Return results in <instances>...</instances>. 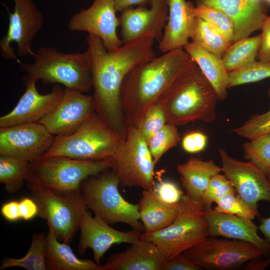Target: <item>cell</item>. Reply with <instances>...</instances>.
<instances>
[{
	"mask_svg": "<svg viewBox=\"0 0 270 270\" xmlns=\"http://www.w3.org/2000/svg\"><path fill=\"white\" fill-rule=\"evenodd\" d=\"M208 236H222L249 242L264 256L270 254V246L258 234V227L252 220L234 214L215 211L210 208L206 212Z\"/></svg>",
	"mask_w": 270,
	"mask_h": 270,
	"instance_id": "cell-21",
	"label": "cell"
},
{
	"mask_svg": "<svg viewBox=\"0 0 270 270\" xmlns=\"http://www.w3.org/2000/svg\"><path fill=\"white\" fill-rule=\"evenodd\" d=\"M176 170L186 194L197 200H201L211 178L222 172V168L212 160H202L197 158L178 164Z\"/></svg>",
	"mask_w": 270,
	"mask_h": 270,
	"instance_id": "cell-25",
	"label": "cell"
},
{
	"mask_svg": "<svg viewBox=\"0 0 270 270\" xmlns=\"http://www.w3.org/2000/svg\"><path fill=\"white\" fill-rule=\"evenodd\" d=\"M266 2H267V4L270 6V0H266Z\"/></svg>",
	"mask_w": 270,
	"mask_h": 270,
	"instance_id": "cell-49",
	"label": "cell"
},
{
	"mask_svg": "<svg viewBox=\"0 0 270 270\" xmlns=\"http://www.w3.org/2000/svg\"><path fill=\"white\" fill-rule=\"evenodd\" d=\"M260 257L262 256L252 259L246 262L245 269L248 270H261L267 268L270 264V258L263 260L260 259Z\"/></svg>",
	"mask_w": 270,
	"mask_h": 270,
	"instance_id": "cell-47",
	"label": "cell"
},
{
	"mask_svg": "<svg viewBox=\"0 0 270 270\" xmlns=\"http://www.w3.org/2000/svg\"><path fill=\"white\" fill-rule=\"evenodd\" d=\"M184 49L196 64L213 87L218 100L228 96L230 78L222 58L193 42H188Z\"/></svg>",
	"mask_w": 270,
	"mask_h": 270,
	"instance_id": "cell-24",
	"label": "cell"
},
{
	"mask_svg": "<svg viewBox=\"0 0 270 270\" xmlns=\"http://www.w3.org/2000/svg\"><path fill=\"white\" fill-rule=\"evenodd\" d=\"M196 62L180 48L133 68L126 76L120 100L126 127L138 128L148 110Z\"/></svg>",
	"mask_w": 270,
	"mask_h": 270,
	"instance_id": "cell-2",
	"label": "cell"
},
{
	"mask_svg": "<svg viewBox=\"0 0 270 270\" xmlns=\"http://www.w3.org/2000/svg\"><path fill=\"white\" fill-rule=\"evenodd\" d=\"M54 138L38 122L0 128V155L31 163L45 156Z\"/></svg>",
	"mask_w": 270,
	"mask_h": 270,
	"instance_id": "cell-13",
	"label": "cell"
},
{
	"mask_svg": "<svg viewBox=\"0 0 270 270\" xmlns=\"http://www.w3.org/2000/svg\"><path fill=\"white\" fill-rule=\"evenodd\" d=\"M190 38L192 42L220 58L232 43L206 21L196 16Z\"/></svg>",
	"mask_w": 270,
	"mask_h": 270,
	"instance_id": "cell-29",
	"label": "cell"
},
{
	"mask_svg": "<svg viewBox=\"0 0 270 270\" xmlns=\"http://www.w3.org/2000/svg\"><path fill=\"white\" fill-rule=\"evenodd\" d=\"M236 192L229 180L220 173L214 176L206 189L201 201L207 208H212L213 202L228 193Z\"/></svg>",
	"mask_w": 270,
	"mask_h": 270,
	"instance_id": "cell-39",
	"label": "cell"
},
{
	"mask_svg": "<svg viewBox=\"0 0 270 270\" xmlns=\"http://www.w3.org/2000/svg\"><path fill=\"white\" fill-rule=\"evenodd\" d=\"M19 209L20 218L29 220L38 216V208L32 198H24L19 201Z\"/></svg>",
	"mask_w": 270,
	"mask_h": 270,
	"instance_id": "cell-44",
	"label": "cell"
},
{
	"mask_svg": "<svg viewBox=\"0 0 270 270\" xmlns=\"http://www.w3.org/2000/svg\"><path fill=\"white\" fill-rule=\"evenodd\" d=\"M114 158L80 160L65 156H44L30 163L26 182L30 189L41 187L62 191L80 190L88 178L114 168Z\"/></svg>",
	"mask_w": 270,
	"mask_h": 270,
	"instance_id": "cell-6",
	"label": "cell"
},
{
	"mask_svg": "<svg viewBox=\"0 0 270 270\" xmlns=\"http://www.w3.org/2000/svg\"><path fill=\"white\" fill-rule=\"evenodd\" d=\"M138 206L144 232L151 233L160 230L172 223L180 210V202L176 204L166 203L152 189L142 191Z\"/></svg>",
	"mask_w": 270,
	"mask_h": 270,
	"instance_id": "cell-26",
	"label": "cell"
},
{
	"mask_svg": "<svg viewBox=\"0 0 270 270\" xmlns=\"http://www.w3.org/2000/svg\"><path fill=\"white\" fill-rule=\"evenodd\" d=\"M13 0L12 12L6 6L9 22L6 34L0 40V52L4 59L14 60L20 64L22 62L14 54L11 44L16 43L19 56L30 55L34 57L36 52L32 49L31 42L42 28L44 20L33 0Z\"/></svg>",
	"mask_w": 270,
	"mask_h": 270,
	"instance_id": "cell-12",
	"label": "cell"
},
{
	"mask_svg": "<svg viewBox=\"0 0 270 270\" xmlns=\"http://www.w3.org/2000/svg\"><path fill=\"white\" fill-rule=\"evenodd\" d=\"M218 98L196 64L180 76L156 103L163 108L166 122L176 126L216 118Z\"/></svg>",
	"mask_w": 270,
	"mask_h": 270,
	"instance_id": "cell-3",
	"label": "cell"
},
{
	"mask_svg": "<svg viewBox=\"0 0 270 270\" xmlns=\"http://www.w3.org/2000/svg\"><path fill=\"white\" fill-rule=\"evenodd\" d=\"M46 235L35 234L32 238L30 248L24 257L15 258L8 257L2 262L0 270L12 267H20L26 270H46L45 256Z\"/></svg>",
	"mask_w": 270,
	"mask_h": 270,
	"instance_id": "cell-30",
	"label": "cell"
},
{
	"mask_svg": "<svg viewBox=\"0 0 270 270\" xmlns=\"http://www.w3.org/2000/svg\"><path fill=\"white\" fill-rule=\"evenodd\" d=\"M116 12H121L123 10L133 6H146L149 4L150 0H114Z\"/></svg>",
	"mask_w": 270,
	"mask_h": 270,
	"instance_id": "cell-46",
	"label": "cell"
},
{
	"mask_svg": "<svg viewBox=\"0 0 270 270\" xmlns=\"http://www.w3.org/2000/svg\"><path fill=\"white\" fill-rule=\"evenodd\" d=\"M215 203L214 210L218 212L234 214L250 220L259 215L246 204L236 192L228 193L218 199Z\"/></svg>",
	"mask_w": 270,
	"mask_h": 270,
	"instance_id": "cell-36",
	"label": "cell"
},
{
	"mask_svg": "<svg viewBox=\"0 0 270 270\" xmlns=\"http://www.w3.org/2000/svg\"><path fill=\"white\" fill-rule=\"evenodd\" d=\"M154 40L152 36H145L108 50L99 37L91 34L86 37L95 112L123 140L127 127L121 105L122 84L133 68L156 58Z\"/></svg>",
	"mask_w": 270,
	"mask_h": 270,
	"instance_id": "cell-1",
	"label": "cell"
},
{
	"mask_svg": "<svg viewBox=\"0 0 270 270\" xmlns=\"http://www.w3.org/2000/svg\"><path fill=\"white\" fill-rule=\"evenodd\" d=\"M194 15L199 17L224 36L228 40L234 42V28L230 18L222 11L202 4H197L194 9Z\"/></svg>",
	"mask_w": 270,
	"mask_h": 270,
	"instance_id": "cell-33",
	"label": "cell"
},
{
	"mask_svg": "<svg viewBox=\"0 0 270 270\" xmlns=\"http://www.w3.org/2000/svg\"><path fill=\"white\" fill-rule=\"evenodd\" d=\"M124 140L96 112L74 132L54 136L46 157L88 160L114 158Z\"/></svg>",
	"mask_w": 270,
	"mask_h": 270,
	"instance_id": "cell-5",
	"label": "cell"
},
{
	"mask_svg": "<svg viewBox=\"0 0 270 270\" xmlns=\"http://www.w3.org/2000/svg\"><path fill=\"white\" fill-rule=\"evenodd\" d=\"M36 82L24 84L26 89L14 108L0 118V128L37 122L59 102L64 90L58 84L47 94H40Z\"/></svg>",
	"mask_w": 270,
	"mask_h": 270,
	"instance_id": "cell-19",
	"label": "cell"
},
{
	"mask_svg": "<svg viewBox=\"0 0 270 270\" xmlns=\"http://www.w3.org/2000/svg\"><path fill=\"white\" fill-rule=\"evenodd\" d=\"M262 39L257 58L263 62H270V16L264 19L260 28Z\"/></svg>",
	"mask_w": 270,
	"mask_h": 270,
	"instance_id": "cell-43",
	"label": "cell"
},
{
	"mask_svg": "<svg viewBox=\"0 0 270 270\" xmlns=\"http://www.w3.org/2000/svg\"><path fill=\"white\" fill-rule=\"evenodd\" d=\"M0 212L3 217L8 221L14 222L20 220L19 202L10 200L2 204Z\"/></svg>",
	"mask_w": 270,
	"mask_h": 270,
	"instance_id": "cell-45",
	"label": "cell"
},
{
	"mask_svg": "<svg viewBox=\"0 0 270 270\" xmlns=\"http://www.w3.org/2000/svg\"><path fill=\"white\" fill-rule=\"evenodd\" d=\"M95 112L92 96L66 88L59 102L38 122L54 136L68 135Z\"/></svg>",
	"mask_w": 270,
	"mask_h": 270,
	"instance_id": "cell-15",
	"label": "cell"
},
{
	"mask_svg": "<svg viewBox=\"0 0 270 270\" xmlns=\"http://www.w3.org/2000/svg\"><path fill=\"white\" fill-rule=\"evenodd\" d=\"M114 0H93L91 6L74 14L68 24L72 32H87L99 37L108 50L124 44L117 34L120 26Z\"/></svg>",
	"mask_w": 270,
	"mask_h": 270,
	"instance_id": "cell-16",
	"label": "cell"
},
{
	"mask_svg": "<svg viewBox=\"0 0 270 270\" xmlns=\"http://www.w3.org/2000/svg\"><path fill=\"white\" fill-rule=\"evenodd\" d=\"M180 139L176 126L166 123L149 140L148 146L155 165L166 152L177 145Z\"/></svg>",
	"mask_w": 270,
	"mask_h": 270,
	"instance_id": "cell-34",
	"label": "cell"
},
{
	"mask_svg": "<svg viewBox=\"0 0 270 270\" xmlns=\"http://www.w3.org/2000/svg\"><path fill=\"white\" fill-rule=\"evenodd\" d=\"M109 224L98 216H92L88 209L84 212L80 223L78 252L83 254L88 248L92 249L94 260L98 264H100L102 257L112 245L121 243L130 244L139 239L141 234L134 230L120 231Z\"/></svg>",
	"mask_w": 270,
	"mask_h": 270,
	"instance_id": "cell-18",
	"label": "cell"
},
{
	"mask_svg": "<svg viewBox=\"0 0 270 270\" xmlns=\"http://www.w3.org/2000/svg\"><path fill=\"white\" fill-rule=\"evenodd\" d=\"M268 94L270 99V88ZM232 132L249 140L270 132V109L264 114L252 116Z\"/></svg>",
	"mask_w": 270,
	"mask_h": 270,
	"instance_id": "cell-37",
	"label": "cell"
},
{
	"mask_svg": "<svg viewBox=\"0 0 270 270\" xmlns=\"http://www.w3.org/2000/svg\"><path fill=\"white\" fill-rule=\"evenodd\" d=\"M166 124L162 106L155 103L148 110L137 128L147 144L149 140Z\"/></svg>",
	"mask_w": 270,
	"mask_h": 270,
	"instance_id": "cell-38",
	"label": "cell"
},
{
	"mask_svg": "<svg viewBox=\"0 0 270 270\" xmlns=\"http://www.w3.org/2000/svg\"><path fill=\"white\" fill-rule=\"evenodd\" d=\"M168 20L158 48L163 53L183 48L188 42L194 23V6L191 1L168 0Z\"/></svg>",
	"mask_w": 270,
	"mask_h": 270,
	"instance_id": "cell-22",
	"label": "cell"
},
{
	"mask_svg": "<svg viewBox=\"0 0 270 270\" xmlns=\"http://www.w3.org/2000/svg\"><path fill=\"white\" fill-rule=\"evenodd\" d=\"M29 166L30 162L18 158L0 155V182L8 192L14 194L22 188Z\"/></svg>",
	"mask_w": 270,
	"mask_h": 270,
	"instance_id": "cell-31",
	"label": "cell"
},
{
	"mask_svg": "<svg viewBox=\"0 0 270 270\" xmlns=\"http://www.w3.org/2000/svg\"><path fill=\"white\" fill-rule=\"evenodd\" d=\"M119 185L114 168L86 179L80 190L86 207L108 224L122 222L132 230L144 232L138 204L126 200L119 192Z\"/></svg>",
	"mask_w": 270,
	"mask_h": 270,
	"instance_id": "cell-8",
	"label": "cell"
},
{
	"mask_svg": "<svg viewBox=\"0 0 270 270\" xmlns=\"http://www.w3.org/2000/svg\"><path fill=\"white\" fill-rule=\"evenodd\" d=\"M258 230L264 235V239L270 246V217L262 218Z\"/></svg>",
	"mask_w": 270,
	"mask_h": 270,
	"instance_id": "cell-48",
	"label": "cell"
},
{
	"mask_svg": "<svg viewBox=\"0 0 270 270\" xmlns=\"http://www.w3.org/2000/svg\"><path fill=\"white\" fill-rule=\"evenodd\" d=\"M149 4L150 8L131 6L120 12L118 18L123 44L148 35L152 36L158 42L162 40L168 20V0H150Z\"/></svg>",
	"mask_w": 270,
	"mask_h": 270,
	"instance_id": "cell-17",
	"label": "cell"
},
{
	"mask_svg": "<svg viewBox=\"0 0 270 270\" xmlns=\"http://www.w3.org/2000/svg\"><path fill=\"white\" fill-rule=\"evenodd\" d=\"M207 209L201 200L184 194L180 210L170 224L156 232H143L140 238L155 244L165 262L208 236L206 218Z\"/></svg>",
	"mask_w": 270,
	"mask_h": 270,
	"instance_id": "cell-7",
	"label": "cell"
},
{
	"mask_svg": "<svg viewBox=\"0 0 270 270\" xmlns=\"http://www.w3.org/2000/svg\"><path fill=\"white\" fill-rule=\"evenodd\" d=\"M244 157L254 164L268 178L270 176V132L246 142Z\"/></svg>",
	"mask_w": 270,
	"mask_h": 270,
	"instance_id": "cell-32",
	"label": "cell"
},
{
	"mask_svg": "<svg viewBox=\"0 0 270 270\" xmlns=\"http://www.w3.org/2000/svg\"><path fill=\"white\" fill-rule=\"evenodd\" d=\"M38 216L46 220L60 241L69 244L78 229L86 207L80 190L62 191L41 187L30 189Z\"/></svg>",
	"mask_w": 270,
	"mask_h": 270,
	"instance_id": "cell-9",
	"label": "cell"
},
{
	"mask_svg": "<svg viewBox=\"0 0 270 270\" xmlns=\"http://www.w3.org/2000/svg\"><path fill=\"white\" fill-rule=\"evenodd\" d=\"M114 159V168L122 187L153 189L155 164L146 142L136 128H127L126 137Z\"/></svg>",
	"mask_w": 270,
	"mask_h": 270,
	"instance_id": "cell-10",
	"label": "cell"
},
{
	"mask_svg": "<svg viewBox=\"0 0 270 270\" xmlns=\"http://www.w3.org/2000/svg\"><path fill=\"white\" fill-rule=\"evenodd\" d=\"M182 253L202 269L210 270H236L264 255L249 242L212 236Z\"/></svg>",
	"mask_w": 270,
	"mask_h": 270,
	"instance_id": "cell-11",
	"label": "cell"
},
{
	"mask_svg": "<svg viewBox=\"0 0 270 270\" xmlns=\"http://www.w3.org/2000/svg\"><path fill=\"white\" fill-rule=\"evenodd\" d=\"M230 88L258 82L270 78V62L256 60L244 67L229 72Z\"/></svg>",
	"mask_w": 270,
	"mask_h": 270,
	"instance_id": "cell-35",
	"label": "cell"
},
{
	"mask_svg": "<svg viewBox=\"0 0 270 270\" xmlns=\"http://www.w3.org/2000/svg\"><path fill=\"white\" fill-rule=\"evenodd\" d=\"M153 190L162 200L169 204L180 202L184 195L176 184L168 180H160L154 184Z\"/></svg>",
	"mask_w": 270,
	"mask_h": 270,
	"instance_id": "cell-40",
	"label": "cell"
},
{
	"mask_svg": "<svg viewBox=\"0 0 270 270\" xmlns=\"http://www.w3.org/2000/svg\"><path fill=\"white\" fill-rule=\"evenodd\" d=\"M226 14L234 25V42L260 30L270 6L266 0H196Z\"/></svg>",
	"mask_w": 270,
	"mask_h": 270,
	"instance_id": "cell-20",
	"label": "cell"
},
{
	"mask_svg": "<svg viewBox=\"0 0 270 270\" xmlns=\"http://www.w3.org/2000/svg\"><path fill=\"white\" fill-rule=\"evenodd\" d=\"M46 270H104L103 266L94 261L78 258L68 244L60 242L49 230L46 234Z\"/></svg>",
	"mask_w": 270,
	"mask_h": 270,
	"instance_id": "cell-27",
	"label": "cell"
},
{
	"mask_svg": "<svg viewBox=\"0 0 270 270\" xmlns=\"http://www.w3.org/2000/svg\"><path fill=\"white\" fill-rule=\"evenodd\" d=\"M24 72V84L41 80L44 84H62L82 92L92 87L91 64L87 50L64 53L55 48L42 46L36 52L33 63L20 64Z\"/></svg>",
	"mask_w": 270,
	"mask_h": 270,
	"instance_id": "cell-4",
	"label": "cell"
},
{
	"mask_svg": "<svg viewBox=\"0 0 270 270\" xmlns=\"http://www.w3.org/2000/svg\"><path fill=\"white\" fill-rule=\"evenodd\" d=\"M202 269L183 253H180L166 262L162 270H201Z\"/></svg>",
	"mask_w": 270,
	"mask_h": 270,
	"instance_id": "cell-42",
	"label": "cell"
},
{
	"mask_svg": "<svg viewBox=\"0 0 270 270\" xmlns=\"http://www.w3.org/2000/svg\"><path fill=\"white\" fill-rule=\"evenodd\" d=\"M218 152L222 172L236 194L256 212L260 201L270 205V183L263 172L252 162L237 160L224 148H220Z\"/></svg>",
	"mask_w": 270,
	"mask_h": 270,
	"instance_id": "cell-14",
	"label": "cell"
},
{
	"mask_svg": "<svg viewBox=\"0 0 270 270\" xmlns=\"http://www.w3.org/2000/svg\"><path fill=\"white\" fill-rule=\"evenodd\" d=\"M208 143V136L204 133L194 131L186 134L182 140L183 150L187 152L194 154L202 151Z\"/></svg>",
	"mask_w": 270,
	"mask_h": 270,
	"instance_id": "cell-41",
	"label": "cell"
},
{
	"mask_svg": "<svg viewBox=\"0 0 270 270\" xmlns=\"http://www.w3.org/2000/svg\"><path fill=\"white\" fill-rule=\"evenodd\" d=\"M262 39L260 34L233 42L222 58L227 71L236 70L256 60Z\"/></svg>",
	"mask_w": 270,
	"mask_h": 270,
	"instance_id": "cell-28",
	"label": "cell"
},
{
	"mask_svg": "<svg viewBox=\"0 0 270 270\" xmlns=\"http://www.w3.org/2000/svg\"><path fill=\"white\" fill-rule=\"evenodd\" d=\"M164 260L152 242L140 238L125 250L110 256L104 270H162Z\"/></svg>",
	"mask_w": 270,
	"mask_h": 270,
	"instance_id": "cell-23",
	"label": "cell"
},
{
	"mask_svg": "<svg viewBox=\"0 0 270 270\" xmlns=\"http://www.w3.org/2000/svg\"><path fill=\"white\" fill-rule=\"evenodd\" d=\"M267 178H268L269 182L270 183V176L268 177Z\"/></svg>",
	"mask_w": 270,
	"mask_h": 270,
	"instance_id": "cell-50",
	"label": "cell"
}]
</instances>
